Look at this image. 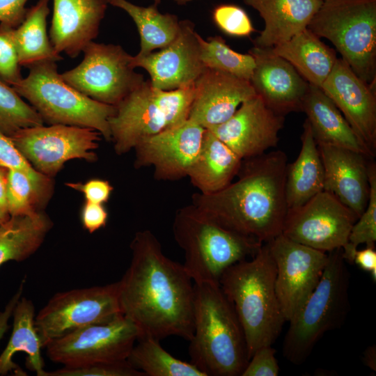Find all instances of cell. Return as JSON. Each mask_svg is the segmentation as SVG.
Wrapping results in <instances>:
<instances>
[{"mask_svg":"<svg viewBox=\"0 0 376 376\" xmlns=\"http://www.w3.org/2000/svg\"><path fill=\"white\" fill-rule=\"evenodd\" d=\"M130 264L118 281L122 314L141 336L159 340L171 336L190 340L194 331V283L183 265L168 258L149 230L131 243Z\"/></svg>","mask_w":376,"mask_h":376,"instance_id":"6da1fadb","label":"cell"},{"mask_svg":"<svg viewBox=\"0 0 376 376\" xmlns=\"http://www.w3.org/2000/svg\"><path fill=\"white\" fill-rule=\"evenodd\" d=\"M287 156L280 150L244 159L237 179L191 204L224 227L265 244L281 234L288 206Z\"/></svg>","mask_w":376,"mask_h":376,"instance_id":"7a4b0ae2","label":"cell"},{"mask_svg":"<svg viewBox=\"0 0 376 376\" xmlns=\"http://www.w3.org/2000/svg\"><path fill=\"white\" fill-rule=\"evenodd\" d=\"M189 354L205 376H242L249 361L242 325L219 283H194Z\"/></svg>","mask_w":376,"mask_h":376,"instance_id":"3957f363","label":"cell"},{"mask_svg":"<svg viewBox=\"0 0 376 376\" xmlns=\"http://www.w3.org/2000/svg\"><path fill=\"white\" fill-rule=\"evenodd\" d=\"M276 268L267 243L251 260L226 269L219 283L242 325L249 359L260 347L272 345L285 321L277 298Z\"/></svg>","mask_w":376,"mask_h":376,"instance_id":"277c9868","label":"cell"},{"mask_svg":"<svg viewBox=\"0 0 376 376\" xmlns=\"http://www.w3.org/2000/svg\"><path fill=\"white\" fill-rule=\"evenodd\" d=\"M172 230L185 253L183 266L195 283H219L226 269L253 257L263 244L224 227L191 203L176 211Z\"/></svg>","mask_w":376,"mask_h":376,"instance_id":"5b68a950","label":"cell"},{"mask_svg":"<svg viewBox=\"0 0 376 376\" xmlns=\"http://www.w3.org/2000/svg\"><path fill=\"white\" fill-rule=\"evenodd\" d=\"M328 254V262L318 285L288 321L283 354L295 365L308 359L326 332L340 328L350 311V274L342 249Z\"/></svg>","mask_w":376,"mask_h":376,"instance_id":"8992f818","label":"cell"},{"mask_svg":"<svg viewBox=\"0 0 376 376\" xmlns=\"http://www.w3.org/2000/svg\"><path fill=\"white\" fill-rule=\"evenodd\" d=\"M194 84L169 91L145 80L116 107L109 118L111 141L122 155L143 139L176 127L189 118Z\"/></svg>","mask_w":376,"mask_h":376,"instance_id":"52a82bcc","label":"cell"},{"mask_svg":"<svg viewBox=\"0 0 376 376\" xmlns=\"http://www.w3.org/2000/svg\"><path fill=\"white\" fill-rule=\"evenodd\" d=\"M12 87L38 112L44 123L89 127L111 141L109 118L116 107L95 101L64 81L55 61L32 65Z\"/></svg>","mask_w":376,"mask_h":376,"instance_id":"ba28073f","label":"cell"},{"mask_svg":"<svg viewBox=\"0 0 376 376\" xmlns=\"http://www.w3.org/2000/svg\"><path fill=\"white\" fill-rule=\"evenodd\" d=\"M307 28L329 40L367 84H376V0H325Z\"/></svg>","mask_w":376,"mask_h":376,"instance_id":"9c48e42d","label":"cell"},{"mask_svg":"<svg viewBox=\"0 0 376 376\" xmlns=\"http://www.w3.org/2000/svg\"><path fill=\"white\" fill-rule=\"evenodd\" d=\"M75 68L60 74L62 79L90 98L116 106L144 81L120 45L91 41Z\"/></svg>","mask_w":376,"mask_h":376,"instance_id":"30bf717a","label":"cell"},{"mask_svg":"<svg viewBox=\"0 0 376 376\" xmlns=\"http://www.w3.org/2000/svg\"><path fill=\"white\" fill-rule=\"evenodd\" d=\"M120 315L117 281L55 294L36 315L35 326L45 347L49 342L74 331Z\"/></svg>","mask_w":376,"mask_h":376,"instance_id":"8fae6325","label":"cell"},{"mask_svg":"<svg viewBox=\"0 0 376 376\" xmlns=\"http://www.w3.org/2000/svg\"><path fill=\"white\" fill-rule=\"evenodd\" d=\"M101 136L89 127L49 125L20 129L10 137L37 171L53 178L69 160L97 161Z\"/></svg>","mask_w":376,"mask_h":376,"instance_id":"7c38bea8","label":"cell"},{"mask_svg":"<svg viewBox=\"0 0 376 376\" xmlns=\"http://www.w3.org/2000/svg\"><path fill=\"white\" fill-rule=\"evenodd\" d=\"M140 336L137 327L120 315L74 331L49 342L45 347L51 361L75 367L127 359Z\"/></svg>","mask_w":376,"mask_h":376,"instance_id":"4fadbf2b","label":"cell"},{"mask_svg":"<svg viewBox=\"0 0 376 376\" xmlns=\"http://www.w3.org/2000/svg\"><path fill=\"white\" fill-rule=\"evenodd\" d=\"M357 219L334 195L322 191L304 204L288 208L281 234L298 243L329 253L347 244Z\"/></svg>","mask_w":376,"mask_h":376,"instance_id":"5bb4252c","label":"cell"},{"mask_svg":"<svg viewBox=\"0 0 376 376\" xmlns=\"http://www.w3.org/2000/svg\"><path fill=\"white\" fill-rule=\"evenodd\" d=\"M267 243L276 268L277 298L283 317L288 322L318 285L329 254L282 234Z\"/></svg>","mask_w":376,"mask_h":376,"instance_id":"9a60e30c","label":"cell"},{"mask_svg":"<svg viewBox=\"0 0 376 376\" xmlns=\"http://www.w3.org/2000/svg\"><path fill=\"white\" fill-rule=\"evenodd\" d=\"M205 129L187 119L183 123L148 137L133 149L136 169L152 167L159 180L187 177L200 151Z\"/></svg>","mask_w":376,"mask_h":376,"instance_id":"2e32d148","label":"cell"},{"mask_svg":"<svg viewBox=\"0 0 376 376\" xmlns=\"http://www.w3.org/2000/svg\"><path fill=\"white\" fill-rule=\"evenodd\" d=\"M194 24L180 20V29L168 46L144 56H132L133 68L144 69L152 86L165 91L192 84L205 70Z\"/></svg>","mask_w":376,"mask_h":376,"instance_id":"e0dca14e","label":"cell"},{"mask_svg":"<svg viewBox=\"0 0 376 376\" xmlns=\"http://www.w3.org/2000/svg\"><path fill=\"white\" fill-rule=\"evenodd\" d=\"M284 116L269 108L258 96L244 101L226 122L209 130L243 160L277 146Z\"/></svg>","mask_w":376,"mask_h":376,"instance_id":"ac0fdd59","label":"cell"},{"mask_svg":"<svg viewBox=\"0 0 376 376\" xmlns=\"http://www.w3.org/2000/svg\"><path fill=\"white\" fill-rule=\"evenodd\" d=\"M334 102L373 157L376 152V93L338 58L320 88Z\"/></svg>","mask_w":376,"mask_h":376,"instance_id":"d6986e66","label":"cell"},{"mask_svg":"<svg viewBox=\"0 0 376 376\" xmlns=\"http://www.w3.org/2000/svg\"><path fill=\"white\" fill-rule=\"evenodd\" d=\"M249 53L256 63L250 82L256 95L278 114L301 111L310 84L272 48L253 47Z\"/></svg>","mask_w":376,"mask_h":376,"instance_id":"ffe728a7","label":"cell"},{"mask_svg":"<svg viewBox=\"0 0 376 376\" xmlns=\"http://www.w3.org/2000/svg\"><path fill=\"white\" fill-rule=\"evenodd\" d=\"M190 120L205 130L228 120L244 101L256 95L248 80L205 68L194 84Z\"/></svg>","mask_w":376,"mask_h":376,"instance_id":"44dd1931","label":"cell"},{"mask_svg":"<svg viewBox=\"0 0 376 376\" xmlns=\"http://www.w3.org/2000/svg\"><path fill=\"white\" fill-rule=\"evenodd\" d=\"M108 0H53L49 39L55 50L74 58L99 33Z\"/></svg>","mask_w":376,"mask_h":376,"instance_id":"7402d4cb","label":"cell"},{"mask_svg":"<svg viewBox=\"0 0 376 376\" xmlns=\"http://www.w3.org/2000/svg\"><path fill=\"white\" fill-rule=\"evenodd\" d=\"M324 173V191L359 217L369 198L368 157L349 149L317 144Z\"/></svg>","mask_w":376,"mask_h":376,"instance_id":"603a6c76","label":"cell"},{"mask_svg":"<svg viewBox=\"0 0 376 376\" xmlns=\"http://www.w3.org/2000/svg\"><path fill=\"white\" fill-rule=\"evenodd\" d=\"M257 10L265 27L253 40L254 47L272 48L306 29L322 0H243Z\"/></svg>","mask_w":376,"mask_h":376,"instance_id":"cb8c5ba5","label":"cell"},{"mask_svg":"<svg viewBox=\"0 0 376 376\" xmlns=\"http://www.w3.org/2000/svg\"><path fill=\"white\" fill-rule=\"evenodd\" d=\"M301 111L306 115L317 144L349 149L373 158L334 102L310 85Z\"/></svg>","mask_w":376,"mask_h":376,"instance_id":"d4e9b609","label":"cell"},{"mask_svg":"<svg viewBox=\"0 0 376 376\" xmlns=\"http://www.w3.org/2000/svg\"><path fill=\"white\" fill-rule=\"evenodd\" d=\"M242 161L211 131L205 130L200 151L187 177L199 193H216L233 181Z\"/></svg>","mask_w":376,"mask_h":376,"instance_id":"484cf974","label":"cell"},{"mask_svg":"<svg viewBox=\"0 0 376 376\" xmlns=\"http://www.w3.org/2000/svg\"><path fill=\"white\" fill-rule=\"evenodd\" d=\"M13 324L10 339L0 354V375L14 373H26L14 361L17 352L26 354V365L38 376H43L44 360L41 355L42 345L35 326V308L31 300L22 297L17 301L13 314Z\"/></svg>","mask_w":376,"mask_h":376,"instance_id":"4316f807","label":"cell"},{"mask_svg":"<svg viewBox=\"0 0 376 376\" xmlns=\"http://www.w3.org/2000/svg\"><path fill=\"white\" fill-rule=\"evenodd\" d=\"M311 86L321 88L337 59L336 50L308 28L272 48Z\"/></svg>","mask_w":376,"mask_h":376,"instance_id":"83f0119b","label":"cell"},{"mask_svg":"<svg viewBox=\"0 0 376 376\" xmlns=\"http://www.w3.org/2000/svg\"><path fill=\"white\" fill-rule=\"evenodd\" d=\"M301 147L297 159L287 164L285 197L288 208L304 204L324 191V173L318 145L307 119L303 124Z\"/></svg>","mask_w":376,"mask_h":376,"instance_id":"f1b7e54d","label":"cell"},{"mask_svg":"<svg viewBox=\"0 0 376 376\" xmlns=\"http://www.w3.org/2000/svg\"><path fill=\"white\" fill-rule=\"evenodd\" d=\"M53 227L44 212L10 216L0 224V267L8 262H22L37 251Z\"/></svg>","mask_w":376,"mask_h":376,"instance_id":"f546056e","label":"cell"},{"mask_svg":"<svg viewBox=\"0 0 376 376\" xmlns=\"http://www.w3.org/2000/svg\"><path fill=\"white\" fill-rule=\"evenodd\" d=\"M50 0H38L27 9L22 23L15 29L14 38L19 65L29 68L43 61H58L63 57L54 48L47 31Z\"/></svg>","mask_w":376,"mask_h":376,"instance_id":"4dcf8cb0","label":"cell"},{"mask_svg":"<svg viewBox=\"0 0 376 376\" xmlns=\"http://www.w3.org/2000/svg\"><path fill=\"white\" fill-rule=\"evenodd\" d=\"M109 4L126 12L132 19L140 36L138 56H144L171 44L180 29L175 15L162 13L157 5L140 6L127 0H108Z\"/></svg>","mask_w":376,"mask_h":376,"instance_id":"1f68e13d","label":"cell"},{"mask_svg":"<svg viewBox=\"0 0 376 376\" xmlns=\"http://www.w3.org/2000/svg\"><path fill=\"white\" fill-rule=\"evenodd\" d=\"M127 359L145 376H205L195 365L175 358L159 340L149 336L137 339Z\"/></svg>","mask_w":376,"mask_h":376,"instance_id":"d6a6232c","label":"cell"},{"mask_svg":"<svg viewBox=\"0 0 376 376\" xmlns=\"http://www.w3.org/2000/svg\"><path fill=\"white\" fill-rule=\"evenodd\" d=\"M201 58L205 68L222 71L250 81L256 63L250 54L232 49L220 36L206 40L198 33Z\"/></svg>","mask_w":376,"mask_h":376,"instance_id":"836d02e7","label":"cell"},{"mask_svg":"<svg viewBox=\"0 0 376 376\" xmlns=\"http://www.w3.org/2000/svg\"><path fill=\"white\" fill-rule=\"evenodd\" d=\"M7 202L10 216L42 211L53 192L35 184L24 173L8 170Z\"/></svg>","mask_w":376,"mask_h":376,"instance_id":"e575fe53","label":"cell"},{"mask_svg":"<svg viewBox=\"0 0 376 376\" xmlns=\"http://www.w3.org/2000/svg\"><path fill=\"white\" fill-rule=\"evenodd\" d=\"M38 112L0 79V131L10 136L20 129L43 125Z\"/></svg>","mask_w":376,"mask_h":376,"instance_id":"d590c367","label":"cell"},{"mask_svg":"<svg viewBox=\"0 0 376 376\" xmlns=\"http://www.w3.org/2000/svg\"><path fill=\"white\" fill-rule=\"evenodd\" d=\"M369 198L363 213L352 226L347 244L342 249L345 261L352 263L354 254L359 245L375 246L376 241V166L368 163Z\"/></svg>","mask_w":376,"mask_h":376,"instance_id":"8d00e7d4","label":"cell"},{"mask_svg":"<svg viewBox=\"0 0 376 376\" xmlns=\"http://www.w3.org/2000/svg\"><path fill=\"white\" fill-rule=\"evenodd\" d=\"M212 19L219 30L231 37H249L256 31L247 13L235 4L216 6L212 11Z\"/></svg>","mask_w":376,"mask_h":376,"instance_id":"74e56055","label":"cell"},{"mask_svg":"<svg viewBox=\"0 0 376 376\" xmlns=\"http://www.w3.org/2000/svg\"><path fill=\"white\" fill-rule=\"evenodd\" d=\"M0 167L26 174L37 185L53 192V178L37 171L17 148L10 137L0 131Z\"/></svg>","mask_w":376,"mask_h":376,"instance_id":"f35d334b","label":"cell"},{"mask_svg":"<svg viewBox=\"0 0 376 376\" xmlns=\"http://www.w3.org/2000/svg\"><path fill=\"white\" fill-rule=\"evenodd\" d=\"M43 376H145L134 368L127 359L90 363L47 372Z\"/></svg>","mask_w":376,"mask_h":376,"instance_id":"ab89813d","label":"cell"},{"mask_svg":"<svg viewBox=\"0 0 376 376\" xmlns=\"http://www.w3.org/2000/svg\"><path fill=\"white\" fill-rule=\"evenodd\" d=\"M13 28L0 23V79L13 86L23 78Z\"/></svg>","mask_w":376,"mask_h":376,"instance_id":"60d3db41","label":"cell"},{"mask_svg":"<svg viewBox=\"0 0 376 376\" xmlns=\"http://www.w3.org/2000/svg\"><path fill=\"white\" fill-rule=\"evenodd\" d=\"M272 345L259 347L250 358L242 376H277L279 366Z\"/></svg>","mask_w":376,"mask_h":376,"instance_id":"b9f144b4","label":"cell"},{"mask_svg":"<svg viewBox=\"0 0 376 376\" xmlns=\"http://www.w3.org/2000/svg\"><path fill=\"white\" fill-rule=\"evenodd\" d=\"M65 185L82 193L86 201L101 204L109 201L113 190L108 180L99 178L91 179L84 183L66 182Z\"/></svg>","mask_w":376,"mask_h":376,"instance_id":"7bdbcfd3","label":"cell"},{"mask_svg":"<svg viewBox=\"0 0 376 376\" xmlns=\"http://www.w3.org/2000/svg\"><path fill=\"white\" fill-rule=\"evenodd\" d=\"M80 218L81 224L89 233H93L105 227L108 220V212L103 204L85 201Z\"/></svg>","mask_w":376,"mask_h":376,"instance_id":"ee69618b","label":"cell"},{"mask_svg":"<svg viewBox=\"0 0 376 376\" xmlns=\"http://www.w3.org/2000/svg\"><path fill=\"white\" fill-rule=\"evenodd\" d=\"M28 0H0V23L17 27L23 21Z\"/></svg>","mask_w":376,"mask_h":376,"instance_id":"f6af8a7d","label":"cell"},{"mask_svg":"<svg viewBox=\"0 0 376 376\" xmlns=\"http://www.w3.org/2000/svg\"><path fill=\"white\" fill-rule=\"evenodd\" d=\"M352 263L363 271L370 274L373 281H376V251L375 246H366L361 250H356Z\"/></svg>","mask_w":376,"mask_h":376,"instance_id":"bcb514c9","label":"cell"},{"mask_svg":"<svg viewBox=\"0 0 376 376\" xmlns=\"http://www.w3.org/2000/svg\"><path fill=\"white\" fill-rule=\"evenodd\" d=\"M25 280H23L20 283L18 290L13 296L11 299L9 301L8 304L5 308V310L3 312L0 313V340L4 335L7 329V322L10 317L12 315L14 308L20 299L21 295L23 291V288L24 285Z\"/></svg>","mask_w":376,"mask_h":376,"instance_id":"7dc6e473","label":"cell"},{"mask_svg":"<svg viewBox=\"0 0 376 376\" xmlns=\"http://www.w3.org/2000/svg\"><path fill=\"white\" fill-rule=\"evenodd\" d=\"M8 169L0 167V224L10 218L7 202Z\"/></svg>","mask_w":376,"mask_h":376,"instance_id":"c3c4849f","label":"cell"},{"mask_svg":"<svg viewBox=\"0 0 376 376\" xmlns=\"http://www.w3.org/2000/svg\"><path fill=\"white\" fill-rule=\"evenodd\" d=\"M363 361L372 370H376L375 345L369 346L363 353Z\"/></svg>","mask_w":376,"mask_h":376,"instance_id":"681fc988","label":"cell"},{"mask_svg":"<svg viewBox=\"0 0 376 376\" xmlns=\"http://www.w3.org/2000/svg\"><path fill=\"white\" fill-rule=\"evenodd\" d=\"M171 1H174L178 5H185V4H187V3H189L195 0H171Z\"/></svg>","mask_w":376,"mask_h":376,"instance_id":"f907efd6","label":"cell"},{"mask_svg":"<svg viewBox=\"0 0 376 376\" xmlns=\"http://www.w3.org/2000/svg\"><path fill=\"white\" fill-rule=\"evenodd\" d=\"M162 0H154V3L158 5L160 2H161Z\"/></svg>","mask_w":376,"mask_h":376,"instance_id":"816d5d0a","label":"cell"},{"mask_svg":"<svg viewBox=\"0 0 376 376\" xmlns=\"http://www.w3.org/2000/svg\"><path fill=\"white\" fill-rule=\"evenodd\" d=\"M322 1H325V0H322Z\"/></svg>","mask_w":376,"mask_h":376,"instance_id":"f5cc1de1","label":"cell"}]
</instances>
